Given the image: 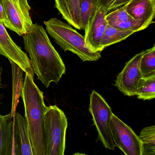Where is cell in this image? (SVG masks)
<instances>
[{"label":"cell","mask_w":155,"mask_h":155,"mask_svg":"<svg viewBox=\"0 0 155 155\" xmlns=\"http://www.w3.org/2000/svg\"><path fill=\"white\" fill-rule=\"evenodd\" d=\"M22 36L34 73L46 88L52 82L57 84L65 74L66 69L43 27L35 24Z\"/></svg>","instance_id":"1"},{"label":"cell","mask_w":155,"mask_h":155,"mask_svg":"<svg viewBox=\"0 0 155 155\" xmlns=\"http://www.w3.org/2000/svg\"><path fill=\"white\" fill-rule=\"evenodd\" d=\"M44 23L47 32L65 51L75 54L83 61H95L101 58L102 51L91 50L86 45L84 37L69 25L56 18Z\"/></svg>","instance_id":"2"},{"label":"cell","mask_w":155,"mask_h":155,"mask_svg":"<svg viewBox=\"0 0 155 155\" xmlns=\"http://www.w3.org/2000/svg\"><path fill=\"white\" fill-rule=\"evenodd\" d=\"M67 119L56 105L46 107L44 114L45 155H64Z\"/></svg>","instance_id":"3"},{"label":"cell","mask_w":155,"mask_h":155,"mask_svg":"<svg viewBox=\"0 0 155 155\" xmlns=\"http://www.w3.org/2000/svg\"><path fill=\"white\" fill-rule=\"evenodd\" d=\"M89 112L93 117L98 139L106 149L114 150V143L111 128L112 109L103 96L95 90L90 95Z\"/></svg>","instance_id":"4"},{"label":"cell","mask_w":155,"mask_h":155,"mask_svg":"<svg viewBox=\"0 0 155 155\" xmlns=\"http://www.w3.org/2000/svg\"><path fill=\"white\" fill-rule=\"evenodd\" d=\"M5 17L4 25L20 36L27 33L32 26L31 7L27 0H2Z\"/></svg>","instance_id":"5"},{"label":"cell","mask_w":155,"mask_h":155,"mask_svg":"<svg viewBox=\"0 0 155 155\" xmlns=\"http://www.w3.org/2000/svg\"><path fill=\"white\" fill-rule=\"evenodd\" d=\"M111 128L116 147L125 155H143V147L139 136L134 131L113 114Z\"/></svg>","instance_id":"6"},{"label":"cell","mask_w":155,"mask_h":155,"mask_svg":"<svg viewBox=\"0 0 155 155\" xmlns=\"http://www.w3.org/2000/svg\"><path fill=\"white\" fill-rule=\"evenodd\" d=\"M144 51L136 54L126 62L116 77L115 86L125 95L136 96L139 82L143 78L140 71V62Z\"/></svg>","instance_id":"7"},{"label":"cell","mask_w":155,"mask_h":155,"mask_svg":"<svg viewBox=\"0 0 155 155\" xmlns=\"http://www.w3.org/2000/svg\"><path fill=\"white\" fill-rule=\"evenodd\" d=\"M0 54L16 64L25 74L33 78L34 73L27 54L13 41L5 29L3 23L0 21Z\"/></svg>","instance_id":"8"},{"label":"cell","mask_w":155,"mask_h":155,"mask_svg":"<svg viewBox=\"0 0 155 155\" xmlns=\"http://www.w3.org/2000/svg\"><path fill=\"white\" fill-rule=\"evenodd\" d=\"M108 12L106 8L98 5L85 29L84 37L86 43L89 48L95 51H101L99 49L100 42L108 25L106 20Z\"/></svg>","instance_id":"9"},{"label":"cell","mask_w":155,"mask_h":155,"mask_svg":"<svg viewBox=\"0 0 155 155\" xmlns=\"http://www.w3.org/2000/svg\"><path fill=\"white\" fill-rule=\"evenodd\" d=\"M123 6L131 18L138 24L141 31L153 23L155 0H131Z\"/></svg>","instance_id":"10"},{"label":"cell","mask_w":155,"mask_h":155,"mask_svg":"<svg viewBox=\"0 0 155 155\" xmlns=\"http://www.w3.org/2000/svg\"><path fill=\"white\" fill-rule=\"evenodd\" d=\"M13 122L12 155H33L24 117L15 113Z\"/></svg>","instance_id":"11"},{"label":"cell","mask_w":155,"mask_h":155,"mask_svg":"<svg viewBox=\"0 0 155 155\" xmlns=\"http://www.w3.org/2000/svg\"><path fill=\"white\" fill-rule=\"evenodd\" d=\"M13 117L11 113L0 114V155H12L13 150Z\"/></svg>","instance_id":"12"},{"label":"cell","mask_w":155,"mask_h":155,"mask_svg":"<svg viewBox=\"0 0 155 155\" xmlns=\"http://www.w3.org/2000/svg\"><path fill=\"white\" fill-rule=\"evenodd\" d=\"M55 5L68 23L81 30L80 24V0H54Z\"/></svg>","instance_id":"13"},{"label":"cell","mask_w":155,"mask_h":155,"mask_svg":"<svg viewBox=\"0 0 155 155\" xmlns=\"http://www.w3.org/2000/svg\"><path fill=\"white\" fill-rule=\"evenodd\" d=\"M10 62L12 74V101L11 114L14 117L23 87L25 78L23 77L24 71L22 69L15 63L12 61Z\"/></svg>","instance_id":"14"},{"label":"cell","mask_w":155,"mask_h":155,"mask_svg":"<svg viewBox=\"0 0 155 155\" xmlns=\"http://www.w3.org/2000/svg\"><path fill=\"white\" fill-rule=\"evenodd\" d=\"M135 33L133 31L116 29L107 25L100 42L99 49L103 51L108 46L124 41Z\"/></svg>","instance_id":"15"},{"label":"cell","mask_w":155,"mask_h":155,"mask_svg":"<svg viewBox=\"0 0 155 155\" xmlns=\"http://www.w3.org/2000/svg\"><path fill=\"white\" fill-rule=\"evenodd\" d=\"M138 99L150 100L155 97V75L143 77L140 80L136 91Z\"/></svg>","instance_id":"16"},{"label":"cell","mask_w":155,"mask_h":155,"mask_svg":"<svg viewBox=\"0 0 155 155\" xmlns=\"http://www.w3.org/2000/svg\"><path fill=\"white\" fill-rule=\"evenodd\" d=\"M139 137L143 145V155H155V126L143 128Z\"/></svg>","instance_id":"17"},{"label":"cell","mask_w":155,"mask_h":155,"mask_svg":"<svg viewBox=\"0 0 155 155\" xmlns=\"http://www.w3.org/2000/svg\"><path fill=\"white\" fill-rule=\"evenodd\" d=\"M140 70L143 77L155 75V45L145 51L140 62Z\"/></svg>","instance_id":"18"},{"label":"cell","mask_w":155,"mask_h":155,"mask_svg":"<svg viewBox=\"0 0 155 155\" xmlns=\"http://www.w3.org/2000/svg\"><path fill=\"white\" fill-rule=\"evenodd\" d=\"M98 6L97 0H80V24L81 30H85L88 21Z\"/></svg>","instance_id":"19"},{"label":"cell","mask_w":155,"mask_h":155,"mask_svg":"<svg viewBox=\"0 0 155 155\" xmlns=\"http://www.w3.org/2000/svg\"><path fill=\"white\" fill-rule=\"evenodd\" d=\"M132 19H133L126 12L123 6L115 9L114 11L109 13H108L106 16V20L108 24L112 23L125 21Z\"/></svg>","instance_id":"20"},{"label":"cell","mask_w":155,"mask_h":155,"mask_svg":"<svg viewBox=\"0 0 155 155\" xmlns=\"http://www.w3.org/2000/svg\"><path fill=\"white\" fill-rule=\"evenodd\" d=\"M108 25L116 29L126 30V31H133L135 33L141 31L138 24L133 19L125 21L112 23Z\"/></svg>","instance_id":"21"},{"label":"cell","mask_w":155,"mask_h":155,"mask_svg":"<svg viewBox=\"0 0 155 155\" xmlns=\"http://www.w3.org/2000/svg\"><path fill=\"white\" fill-rule=\"evenodd\" d=\"M131 0H116L114 2L113 4L111 5L110 9L109 10V12L110 11H112L113 10L116 9V8H119L121 7L123 5L126 4L128 2H130Z\"/></svg>","instance_id":"22"},{"label":"cell","mask_w":155,"mask_h":155,"mask_svg":"<svg viewBox=\"0 0 155 155\" xmlns=\"http://www.w3.org/2000/svg\"><path fill=\"white\" fill-rule=\"evenodd\" d=\"M116 0H97L98 5H101L106 8L108 12L111 5L113 4Z\"/></svg>","instance_id":"23"},{"label":"cell","mask_w":155,"mask_h":155,"mask_svg":"<svg viewBox=\"0 0 155 155\" xmlns=\"http://www.w3.org/2000/svg\"><path fill=\"white\" fill-rule=\"evenodd\" d=\"M0 21L3 23L4 25L5 23V17L4 12L2 0H0Z\"/></svg>","instance_id":"24"},{"label":"cell","mask_w":155,"mask_h":155,"mask_svg":"<svg viewBox=\"0 0 155 155\" xmlns=\"http://www.w3.org/2000/svg\"><path fill=\"white\" fill-rule=\"evenodd\" d=\"M73 155H86L84 153H76L74 154Z\"/></svg>","instance_id":"25"}]
</instances>
